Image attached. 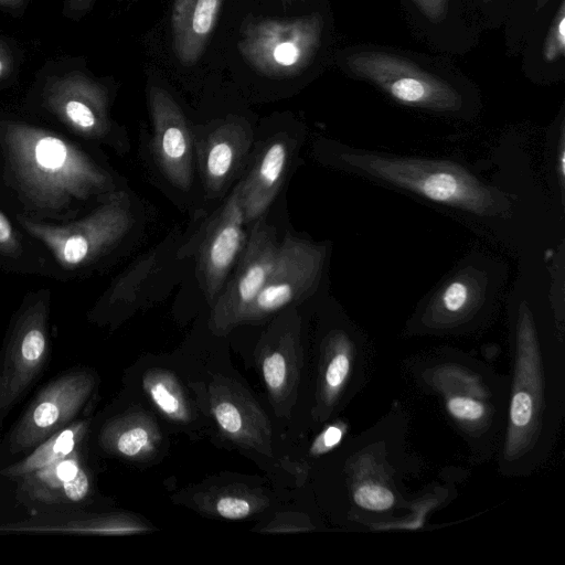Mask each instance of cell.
I'll return each instance as SVG.
<instances>
[{
  "label": "cell",
  "mask_w": 565,
  "mask_h": 565,
  "mask_svg": "<svg viewBox=\"0 0 565 565\" xmlns=\"http://www.w3.org/2000/svg\"><path fill=\"white\" fill-rule=\"evenodd\" d=\"M512 348L498 468L504 477H526L547 461L564 420L565 354L563 340L544 332L526 301L513 317Z\"/></svg>",
  "instance_id": "1"
},
{
  "label": "cell",
  "mask_w": 565,
  "mask_h": 565,
  "mask_svg": "<svg viewBox=\"0 0 565 565\" xmlns=\"http://www.w3.org/2000/svg\"><path fill=\"white\" fill-rule=\"evenodd\" d=\"M334 61L352 79L405 107L458 118H470L480 107L477 85L444 57L362 43L338 51Z\"/></svg>",
  "instance_id": "2"
},
{
  "label": "cell",
  "mask_w": 565,
  "mask_h": 565,
  "mask_svg": "<svg viewBox=\"0 0 565 565\" xmlns=\"http://www.w3.org/2000/svg\"><path fill=\"white\" fill-rule=\"evenodd\" d=\"M3 145L18 190L38 210L62 212L75 201L116 191L106 170L61 137L14 126L7 129Z\"/></svg>",
  "instance_id": "3"
},
{
  "label": "cell",
  "mask_w": 565,
  "mask_h": 565,
  "mask_svg": "<svg viewBox=\"0 0 565 565\" xmlns=\"http://www.w3.org/2000/svg\"><path fill=\"white\" fill-rule=\"evenodd\" d=\"M419 386L436 393L450 423L476 457L498 451L507 423L510 379L498 375L480 361L445 353L412 367Z\"/></svg>",
  "instance_id": "4"
},
{
  "label": "cell",
  "mask_w": 565,
  "mask_h": 565,
  "mask_svg": "<svg viewBox=\"0 0 565 565\" xmlns=\"http://www.w3.org/2000/svg\"><path fill=\"white\" fill-rule=\"evenodd\" d=\"M328 149L334 164L435 203L479 216H493L507 207L502 193L455 162L394 157L335 145Z\"/></svg>",
  "instance_id": "5"
},
{
  "label": "cell",
  "mask_w": 565,
  "mask_h": 565,
  "mask_svg": "<svg viewBox=\"0 0 565 565\" xmlns=\"http://www.w3.org/2000/svg\"><path fill=\"white\" fill-rule=\"evenodd\" d=\"M328 28L321 10L287 19H256L243 29L238 50L250 67L265 76H296L318 60Z\"/></svg>",
  "instance_id": "6"
},
{
  "label": "cell",
  "mask_w": 565,
  "mask_h": 565,
  "mask_svg": "<svg viewBox=\"0 0 565 565\" xmlns=\"http://www.w3.org/2000/svg\"><path fill=\"white\" fill-rule=\"evenodd\" d=\"M21 223L62 267L75 269L116 247L134 228L136 214L128 192L116 190L84 218L70 224L51 225L25 217Z\"/></svg>",
  "instance_id": "7"
},
{
  "label": "cell",
  "mask_w": 565,
  "mask_h": 565,
  "mask_svg": "<svg viewBox=\"0 0 565 565\" xmlns=\"http://www.w3.org/2000/svg\"><path fill=\"white\" fill-rule=\"evenodd\" d=\"M97 382L95 372L82 366L66 370L46 382L2 439L1 455L21 458L81 418L95 395Z\"/></svg>",
  "instance_id": "8"
},
{
  "label": "cell",
  "mask_w": 565,
  "mask_h": 565,
  "mask_svg": "<svg viewBox=\"0 0 565 565\" xmlns=\"http://www.w3.org/2000/svg\"><path fill=\"white\" fill-rule=\"evenodd\" d=\"M47 309L43 301L15 319L0 350V434L4 420L43 374L50 356Z\"/></svg>",
  "instance_id": "9"
},
{
  "label": "cell",
  "mask_w": 565,
  "mask_h": 565,
  "mask_svg": "<svg viewBox=\"0 0 565 565\" xmlns=\"http://www.w3.org/2000/svg\"><path fill=\"white\" fill-rule=\"evenodd\" d=\"M327 250L321 244L286 234L279 242L273 268L242 322L265 319L296 305L317 287Z\"/></svg>",
  "instance_id": "10"
},
{
  "label": "cell",
  "mask_w": 565,
  "mask_h": 565,
  "mask_svg": "<svg viewBox=\"0 0 565 565\" xmlns=\"http://www.w3.org/2000/svg\"><path fill=\"white\" fill-rule=\"evenodd\" d=\"M252 225L235 270L213 302L211 324L215 331H227L242 322L273 268L279 246L277 232L263 217Z\"/></svg>",
  "instance_id": "11"
},
{
  "label": "cell",
  "mask_w": 565,
  "mask_h": 565,
  "mask_svg": "<svg viewBox=\"0 0 565 565\" xmlns=\"http://www.w3.org/2000/svg\"><path fill=\"white\" fill-rule=\"evenodd\" d=\"M239 181L203 232L196 258V275L210 302L218 296L246 244Z\"/></svg>",
  "instance_id": "12"
},
{
  "label": "cell",
  "mask_w": 565,
  "mask_h": 565,
  "mask_svg": "<svg viewBox=\"0 0 565 565\" xmlns=\"http://www.w3.org/2000/svg\"><path fill=\"white\" fill-rule=\"evenodd\" d=\"M253 129L238 117H228L196 134L194 158L206 196L222 195L241 174L252 154Z\"/></svg>",
  "instance_id": "13"
},
{
  "label": "cell",
  "mask_w": 565,
  "mask_h": 565,
  "mask_svg": "<svg viewBox=\"0 0 565 565\" xmlns=\"http://www.w3.org/2000/svg\"><path fill=\"white\" fill-rule=\"evenodd\" d=\"M148 105L157 167L173 186L188 191L194 174L193 130L180 105L164 88L151 86Z\"/></svg>",
  "instance_id": "14"
},
{
  "label": "cell",
  "mask_w": 565,
  "mask_h": 565,
  "mask_svg": "<svg viewBox=\"0 0 565 565\" xmlns=\"http://www.w3.org/2000/svg\"><path fill=\"white\" fill-rule=\"evenodd\" d=\"M82 448L13 480L18 498L33 514L75 511L87 502L93 483Z\"/></svg>",
  "instance_id": "15"
},
{
  "label": "cell",
  "mask_w": 565,
  "mask_h": 565,
  "mask_svg": "<svg viewBox=\"0 0 565 565\" xmlns=\"http://www.w3.org/2000/svg\"><path fill=\"white\" fill-rule=\"evenodd\" d=\"M414 33L445 55H465L479 43L481 29L469 0H398Z\"/></svg>",
  "instance_id": "16"
},
{
  "label": "cell",
  "mask_w": 565,
  "mask_h": 565,
  "mask_svg": "<svg viewBox=\"0 0 565 565\" xmlns=\"http://www.w3.org/2000/svg\"><path fill=\"white\" fill-rule=\"evenodd\" d=\"M246 173L239 181V199L246 225L254 224L268 210L286 179L297 141L285 131L256 145Z\"/></svg>",
  "instance_id": "17"
},
{
  "label": "cell",
  "mask_w": 565,
  "mask_h": 565,
  "mask_svg": "<svg viewBox=\"0 0 565 565\" xmlns=\"http://www.w3.org/2000/svg\"><path fill=\"white\" fill-rule=\"evenodd\" d=\"M484 279L475 270H465L446 281L412 320L414 333L443 334L468 327L486 297Z\"/></svg>",
  "instance_id": "18"
},
{
  "label": "cell",
  "mask_w": 565,
  "mask_h": 565,
  "mask_svg": "<svg viewBox=\"0 0 565 565\" xmlns=\"http://www.w3.org/2000/svg\"><path fill=\"white\" fill-rule=\"evenodd\" d=\"M321 358L318 404L320 416L326 419L348 393L361 388L366 361L361 339L344 329L328 333Z\"/></svg>",
  "instance_id": "19"
},
{
  "label": "cell",
  "mask_w": 565,
  "mask_h": 565,
  "mask_svg": "<svg viewBox=\"0 0 565 565\" xmlns=\"http://www.w3.org/2000/svg\"><path fill=\"white\" fill-rule=\"evenodd\" d=\"M519 55L522 73L531 83L552 85L565 79V0L531 29Z\"/></svg>",
  "instance_id": "20"
},
{
  "label": "cell",
  "mask_w": 565,
  "mask_h": 565,
  "mask_svg": "<svg viewBox=\"0 0 565 565\" xmlns=\"http://www.w3.org/2000/svg\"><path fill=\"white\" fill-rule=\"evenodd\" d=\"M222 0H174L171 13L173 47L178 61L194 65L215 28Z\"/></svg>",
  "instance_id": "21"
},
{
  "label": "cell",
  "mask_w": 565,
  "mask_h": 565,
  "mask_svg": "<svg viewBox=\"0 0 565 565\" xmlns=\"http://www.w3.org/2000/svg\"><path fill=\"white\" fill-rule=\"evenodd\" d=\"M351 461L349 475L352 479L350 494L358 511L383 513L394 512L398 500L388 483L384 462L374 459L371 451H358Z\"/></svg>",
  "instance_id": "22"
},
{
  "label": "cell",
  "mask_w": 565,
  "mask_h": 565,
  "mask_svg": "<svg viewBox=\"0 0 565 565\" xmlns=\"http://www.w3.org/2000/svg\"><path fill=\"white\" fill-rule=\"evenodd\" d=\"M3 529L15 532L118 534L134 532L138 526L117 515L67 511L36 513L26 521L6 525Z\"/></svg>",
  "instance_id": "23"
},
{
  "label": "cell",
  "mask_w": 565,
  "mask_h": 565,
  "mask_svg": "<svg viewBox=\"0 0 565 565\" xmlns=\"http://www.w3.org/2000/svg\"><path fill=\"white\" fill-rule=\"evenodd\" d=\"M88 430L89 420L87 418L76 419L47 437L19 460L0 467V476L13 481L66 457L84 444Z\"/></svg>",
  "instance_id": "24"
},
{
  "label": "cell",
  "mask_w": 565,
  "mask_h": 565,
  "mask_svg": "<svg viewBox=\"0 0 565 565\" xmlns=\"http://www.w3.org/2000/svg\"><path fill=\"white\" fill-rule=\"evenodd\" d=\"M99 443L107 451L135 459L152 448L153 435L136 417L124 416L105 424L99 434Z\"/></svg>",
  "instance_id": "25"
},
{
  "label": "cell",
  "mask_w": 565,
  "mask_h": 565,
  "mask_svg": "<svg viewBox=\"0 0 565 565\" xmlns=\"http://www.w3.org/2000/svg\"><path fill=\"white\" fill-rule=\"evenodd\" d=\"M559 0H508L503 43L509 56H518L524 38Z\"/></svg>",
  "instance_id": "26"
},
{
  "label": "cell",
  "mask_w": 565,
  "mask_h": 565,
  "mask_svg": "<svg viewBox=\"0 0 565 565\" xmlns=\"http://www.w3.org/2000/svg\"><path fill=\"white\" fill-rule=\"evenodd\" d=\"M174 245V241H167L152 252L145 255L135 266L121 277L114 286L109 301L129 299L136 297L146 286L148 277L154 274L162 258L167 256L168 250Z\"/></svg>",
  "instance_id": "27"
},
{
  "label": "cell",
  "mask_w": 565,
  "mask_h": 565,
  "mask_svg": "<svg viewBox=\"0 0 565 565\" xmlns=\"http://www.w3.org/2000/svg\"><path fill=\"white\" fill-rule=\"evenodd\" d=\"M147 390L152 402L163 414L178 420L186 416L181 392L170 376H152L147 382Z\"/></svg>",
  "instance_id": "28"
},
{
  "label": "cell",
  "mask_w": 565,
  "mask_h": 565,
  "mask_svg": "<svg viewBox=\"0 0 565 565\" xmlns=\"http://www.w3.org/2000/svg\"><path fill=\"white\" fill-rule=\"evenodd\" d=\"M476 22L482 30L502 28L507 14L508 0H469Z\"/></svg>",
  "instance_id": "29"
},
{
  "label": "cell",
  "mask_w": 565,
  "mask_h": 565,
  "mask_svg": "<svg viewBox=\"0 0 565 565\" xmlns=\"http://www.w3.org/2000/svg\"><path fill=\"white\" fill-rule=\"evenodd\" d=\"M262 370L265 383L273 393H278L285 387L288 376V363L286 355L280 350L266 355Z\"/></svg>",
  "instance_id": "30"
},
{
  "label": "cell",
  "mask_w": 565,
  "mask_h": 565,
  "mask_svg": "<svg viewBox=\"0 0 565 565\" xmlns=\"http://www.w3.org/2000/svg\"><path fill=\"white\" fill-rule=\"evenodd\" d=\"M214 416L220 427L230 435L243 430L244 420L239 409L231 402H221L214 406Z\"/></svg>",
  "instance_id": "31"
},
{
  "label": "cell",
  "mask_w": 565,
  "mask_h": 565,
  "mask_svg": "<svg viewBox=\"0 0 565 565\" xmlns=\"http://www.w3.org/2000/svg\"><path fill=\"white\" fill-rule=\"evenodd\" d=\"M217 514L228 520H239L246 518L250 511V504L247 500L238 497H222L215 504Z\"/></svg>",
  "instance_id": "32"
},
{
  "label": "cell",
  "mask_w": 565,
  "mask_h": 565,
  "mask_svg": "<svg viewBox=\"0 0 565 565\" xmlns=\"http://www.w3.org/2000/svg\"><path fill=\"white\" fill-rule=\"evenodd\" d=\"M344 436V424H333L326 427L316 438L311 447V454L321 455L332 450L340 444Z\"/></svg>",
  "instance_id": "33"
},
{
  "label": "cell",
  "mask_w": 565,
  "mask_h": 565,
  "mask_svg": "<svg viewBox=\"0 0 565 565\" xmlns=\"http://www.w3.org/2000/svg\"><path fill=\"white\" fill-rule=\"evenodd\" d=\"M18 243L11 223L0 212V249L7 253H17Z\"/></svg>",
  "instance_id": "34"
},
{
  "label": "cell",
  "mask_w": 565,
  "mask_h": 565,
  "mask_svg": "<svg viewBox=\"0 0 565 565\" xmlns=\"http://www.w3.org/2000/svg\"><path fill=\"white\" fill-rule=\"evenodd\" d=\"M556 177L558 179L561 191H564L565 179V142H564V115L561 114L558 143L556 148Z\"/></svg>",
  "instance_id": "35"
},
{
  "label": "cell",
  "mask_w": 565,
  "mask_h": 565,
  "mask_svg": "<svg viewBox=\"0 0 565 565\" xmlns=\"http://www.w3.org/2000/svg\"><path fill=\"white\" fill-rule=\"evenodd\" d=\"M285 7L290 6L295 2H305L306 0H280Z\"/></svg>",
  "instance_id": "36"
},
{
  "label": "cell",
  "mask_w": 565,
  "mask_h": 565,
  "mask_svg": "<svg viewBox=\"0 0 565 565\" xmlns=\"http://www.w3.org/2000/svg\"><path fill=\"white\" fill-rule=\"evenodd\" d=\"M1 72H2V63L0 62V75H1Z\"/></svg>",
  "instance_id": "37"
}]
</instances>
